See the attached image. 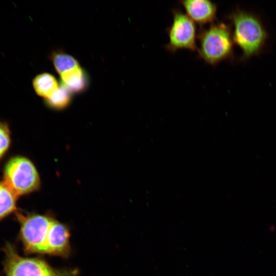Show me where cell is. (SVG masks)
Masks as SVG:
<instances>
[{"label":"cell","instance_id":"obj_1","mask_svg":"<svg viewBox=\"0 0 276 276\" xmlns=\"http://www.w3.org/2000/svg\"><path fill=\"white\" fill-rule=\"evenodd\" d=\"M228 18L234 28V43L242 51V59L260 53L267 42L268 34L259 18L238 9L231 13Z\"/></svg>","mask_w":276,"mask_h":276},{"label":"cell","instance_id":"obj_2","mask_svg":"<svg viewBox=\"0 0 276 276\" xmlns=\"http://www.w3.org/2000/svg\"><path fill=\"white\" fill-rule=\"evenodd\" d=\"M199 57L207 63L215 65L232 56L234 41L230 28L224 22L211 24L198 34Z\"/></svg>","mask_w":276,"mask_h":276},{"label":"cell","instance_id":"obj_3","mask_svg":"<svg viewBox=\"0 0 276 276\" xmlns=\"http://www.w3.org/2000/svg\"><path fill=\"white\" fill-rule=\"evenodd\" d=\"M6 276H77L76 269H58L39 258L19 256L14 247L7 244L4 248Z\"/></svg>","mask_w":276,"mask_h":276},{"label":"cell","instance_id":"obj_4","mask_svg":"<svg viewBox=\"0 0 276 276\" xmlns=\"http://www.w3.org/2000/svg\"><path fill=\"white\" fill-rule=\"evenodd\" d=\"M17 196L34 192L39 188L40 178L33 163L17 156L6 164L3 181Z\"/></svg>","mask_w":276,"mask_h":276},{"label":"cell","instance_id":"obj_5","mask_svg":"<svg viewBox=\"0 0 276 276\" xmlns=\"http://www.w3.org/2000/svg\"><path fill=\"white\" fill-rule=\"evenodd\" d=\"M20 225V236L26 252L44 254L46 242L54 219L48 215L16 213Z\"/></svg>","mask_w":276,"mask_h":276},{"label":"cell","instance_id":"obj_6","mask_svg":"<svg viewBox=\"0 0 276 276\" xmlns=\"http://www.w3.org/2000/svg\"><path fill=\"white\" fill-rule=\"evenodd\" d=\"M169 41L167 50L175 52L180 49L193 51L197 50L196 26L195 22L186 14L179 10L173 11V21L167 29Z\"/></svg>","mask_w":276,"mask_h":276},{"label":"cell","instance_id":"obj_7","mask_svg":"<svg viewBox=\"0 0 276 276\" xmlns=\"http://www.w3.org/2000/svg\"><path fill=\"white\" fill-rule=\"evenodd\" d=\"M70 238L67 226L54 219L50 228L44 254L67 257L71 252Z\"/></svg>","mask_w":276,"mask_h":276},{"label":"cell","instance_id":"obj_8","mask_svg":"<svg viewBox=\"0 0 276 276\" xmlns=\"http://www.w3.org/2000/svg\"><path fill=\"white\" fill-rule=\"evenodd\" d=\"M187 15L200 25L214 22L216 17L217 6L208 0H187L180 2Z\"/></svg>","mask_w":276,"mask_h":276},{"label":"cell","instance_id":"obj_9","mask_svg":"<svg viewBox=\"0 0 276 276\" xmlns=\"http://www.w3.org/2000/svg\"><path fill=\"white\" fill-rule=\"evenodd\" d=\"M60 75L62 85L65 87L71 93L83 92L88 86L87 75L80 66L66 71Z\"/></svg>","mask_w":276,"mask_h":276},{"label":"cell","instance_id":"obj_10","mask_svg":"<svg viewBox=\"0 0 276 276\" xmlns=\"http://www.w3.org/2000/svg\"><path fill=\"white\" fill-rule=\"evenodd\" d=\"M32 85L36 94L45 99L50 97L59 88L55 77L47 73L36 75L32 80Z\"/></svg>","mask_w":276,"mask_h":276},{"label":"cell","instance_id":"obj_11","mask_svg":"<svg viewBox=\"0 0 276 276\" xmlns=\"http://www.w3.org/2000/svg\"><path fill=\"white\" fill-rule=\"evenodd\" d=\"M17 197L4 182H0V219L15 211Z\"/></svg>","mask_w":276,"mask_h":276},{"label":"cell","instance_id":"obj_12","mask_svg":"<svg viewBox=\"0 0 276 276\" xmlns=\"http://www.w3.org/2000/svg\"><path fill=\"white\" fill-rule=\"evenodd\" d=\"M51 60L55 70L60 75L80 66L79 62L74 57L63 52L53 53Z\"/></svg>","mask_w":276,"mask_h":276},{"label":"cell","instance_id":"obj_13","mask_svg":"<svg viewBox=\"0 0 276 276\" xmlns=\"http://www.w3.org/2000/svg\"><path fill=\"white\" fill-rule=\"evenodd\" d=\"M72 100V93L62 85L49 98L45 99L47 105L55 109L67 107Z\"/></svg>","mask_w":276,"mask_h":276},{"label":"cell","instance_id":"obj_14","mask_svg":"<svg viewBox=\"0 0 276 276\" xmlns=\"http://www.w3.org/2000/svg\"><path fill=\"white\" fill-rule=\"evenodd\" d=\"M10 133L6 123L0 121V159L4 155L10 145Z\"/></svg>","mask_w":276,"mask_h":276}]
</instances>
